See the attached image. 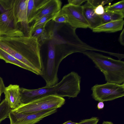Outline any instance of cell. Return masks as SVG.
I'll use <instances>...</instances> for the list:
<instances>
[{"mask_svg":"<svg viewBox=\"0 0 124 124\" xmlns=\"http://www.w3.org/2000/svg\"><path fill=\"white\" fill-rule=\"evenodd\" d=\"M0 41L13 49L23 58L30 71L41 75L40 51L41 46L36 38L31 36H0Z\"/></svg>","mask_w":124,"mask_h":124,"instance_id":"6da1fadb","label":"cell"},{"mask_svg":"<svg viewBox=\"0 0 124 124\" xmlns=\"http://www.w3.org/2000/svg\"><path fill=\"white\" fill-rule=\"evenodd\" d=\"M21 104H25L50 95L63 97L75 98L77 92V83L69 74L64 76L62 80L56 85L50 87L45 86L35 89L20 88Z\"/></svg>","mask_w":124,"mask_h":124,"instance_id":"7a4b0ae2","label":"cell"},{"mask_svg":"<svg viewBox=\"0 0 124 124\" xmlns=\"http://www.w3.org/2000/svg\"><path fill=\"white\" fill-rule=\"evenodd\" d=\"M90 59L102 72L107 82L121 84L124 82V62L93 51L81 53Z\"/></svg>","mask_w":124,"mask_h":124,"instance_id":"3957f363","label":"cell"},{"mask_svg":"<svg viewBox=\"0 0 124 124\" xmlns=\"http://www.w3.org/2000/svg\"><path fill=\"white\" fill-rule=\"evenodd\" d=\"M63 97L52 95L46 96L29 103L21 104L11 111L24 114H29L49 109H57L65 103Z\"/></svg>","mask_w":124,"mask_h":124,"instance_id":"277c9868","label":"cell"},{"mask_svg":"<svg viewBox=\"0 0 124 124\" xmlns=\"http://www.w3.org/2000/svg\"><path fill=\"white\" fill-rule=\"evenodd\" d=\"M19 0L13 7L0 11V36L10 37L24 36L18 25L16 16Z\"/></svg>","mask_w":124,"mask_h":124,"instance_id":"5b68a950","label":"cell"},{"mask_svg":"<svg viewBox=\"0 0 124 124\" xmlns=\"http://www.w3.org/2000/svg\"><path fill=\"white\" fill-rule=\"evenodd\" d=\"M92 98L96 101H111L124 96V83L119 84L107 82L95 85L92 87Z\"/></svg>","mask_w":124,"mask_h":124,"instance_id":"8992f818","label":"cell"},{"mask_svg":"<svg viewBox=\"0 0 124 124\" xmlns=\"http://www.w3.org/2000/svg\"><path fill=\"white\" fill-rule=\"evenodd\" d=\"M60 12L67 15L68 23L73 28L86 29L89 24L84 16L82 6H75L68 3L61 8Z\"/></svg>","mask_w":124,"mask_h":124,"instance_id":"52a82bcc","label":"cell"},{"mask_svg":"<svg viewBox=\"0 0 124 124\" xmlns=\"http://www.w3.org/2000/svg\"><path fill=\"white\" fill-rule=\"evenodd\" d=\"M57 110V109H53L29 114H24L11 110L8 118L10 124H35L45 117L55 113Z\"/></svg>","mask_w":124,"mask_h":124,"instance_id":"ba28073f","label":"cell"},{"mask_svg":"<svg viewBox=\"0 0 124 124\" xmlns=\"http://www.w3.org/2000/svg\"><path fill=\"white\" fill-rule=\"evenodd\" d=\"M62 4L59 0H40L29 23L48 14L58 13Z\"/></svg>","mask_w":124,"mask_h":124,"instance_id":"9c48e42d","label":"cell"},{"mask_svg":"<svg viewBox=\"0 0 124 124\" xmlns=\"http://www.w3.org/2000/svg\"><path fill=\"white\" fill-rule=\"evenodd\" d=\"M20 87L17 85L10 84L5 87L4 93L5 99L12 109L17 107L21 102Z\"/></svg>","mask_w":124,"mask_h":124,"instance_id":"30bf717a","label":"cell"},{"mask_svg":"<svg viewBox=\"0 0 124 124\" xmlns=\"http://www.w3.org/2000/svg\"><path fill=\"white\" fill-rule=\"evenodd\" d=\"M28 0H19L17 7L16 16L17 22L20 23L29 36L30 27L29 26L27 16V5Z\"/></svg>","mask_w":124,"mask_h":124,"instance_id":"8fae6325","label":"cell"},{"mask_svg":"<svg viewBox=\"0 0 124 124\" xmlns=\"http://www.w3.org/2000/svg\"><path fill=\"white\" fill-rule=\"evenodd\" d=\"M82 6L84 14L89 24V28L92 30L102 24L100 16L95 13L94 8L87 0Z\"/></svg>","mask_w":124,"mask_h":124,"instance_id":"7c38bea8","label":"cell"},{"mask_svg":"<svg viewBox=\"0 0 124 124\" xmlns=\"http://www.w3.org/2000/svg\"><path fill=\"white\" fill-rule=\"evenodd\" d=\"M124 24L123 19L111 21L102 24L92 30L94 32H114L122 30Z\"/></svg>","mask_w":124,"mask_h":124,"instance_id":"4fadbf2b","label":"cell"},{"mask_svg":"<svg viewBox=\"0 0 124 124\" xmlns=\"http://www.w3.org/2000/svg\"><path fill=\"white\" fill-rule=\"evenodd\" d=\"M29 36L36 38L38 41L41 46L45 42L48 41L50 38L49 32H48L44 26L34 30Z\"/></svg>","mask_w":124,"mask_h":124,"instance_id":"5bb4252c","label":"cell"},{"mask_svg":"<svg viewBox=\"0 0 124 124\" xmlns=\"http://www.w3.org/2000/svg\"><path fill=\"white\" fill-rule=\"evenodd\" d=\"M0 59L5 62L14 64L29 71V68L24 64L0 48Z\"/></svg>","mask_w":124,"mask_h":124,"instance_id":"9a60e30c","label":"cell"},{"mask_svg":"<svg viewBox=\"0 0 124 124\" xmlns=\"http://www.w3.org/2000/svg\"><path fill=\"white\" fill-rule=\"evenodd\" d=\"M58 13L48 14L35 21L34 24L30 27L29 36L34 30L42 27L46 26L47 23L52 20Z\"/></svg>","mask_w":124,"mask_h":124,"instance_id":"2e32d148","label":"cell"},{"mask_svg":"<svg viewBox=\"0 0 124 124\" xmlns=\"http://www.w3.org/2000/svg\"><path fill=\"white\" fill-rule=\"evenodd\" d=\"M12 109L4 99L0 103V124L1 122L8 117Z\"/></svg>","mask_w":124,"mask_h":124,"instance_id":"e0dca14e","label":"cell"},{"mask_svg":"<svg viewBox=\"0 0 124 124\" xmlns=\"http://www.w3.org/2000/svg\"><path fill=\"white\" fill-rule=\"evenodd\" d=\"M40 0H28L27 9V16L28 23Z\"/></svg>","mask_w":124,"mask_h":124,"instance_id":"ac0fdd59","label":"cell"},{"mask_svg":"<svg viewBox=\"0 0 124 124\" xmlns=\"http://www.w3.org/2000/svg\"><path fill=\"white\" fill-rule=\"evenodd\" d=\"M104 7L105 11L109 12H124V0L120 1L112 5Z\"/></svg>","mask_w":124,"mask_h":124,"instance_id":"d6986e66","label":"cell"},{"mask_svg":"<svg viewBox=\"0 0 124 124\" xmlns=\"http://www.w3.org/2000/svg\"><path fill=\"white\" fill-rule=\"evenodd\" d=\"M60 11L52 20L58 23H68V19L67 16L66 14L61 12Z\"/></svg>","mask_w":124,"mask_h":124,"instance_id":"ffe728a7","label":"cell"},{"mask_svg":"<svg viewBox=\"0 0 124 124\" xmlns=\"http://www.w3.org/2000/svg\"><path fill=\"white\" fill-rule=\"evenodd\" d=\"M109 12L110 15L111 21L123 19L124 17V11Z\"/></svg>","mask_w":124,"mask_h":124,"instance_id":"44dd1931","label":"cell"},{"mask_svg":"<svg viewBox=\"0 0 124 124\" xmlns=\"http://www.w3.org/2000/svg\"><path fill=\"white\" fill-rule=\"evenodd\" d=\"M87 1L94 8L100 5L103 6L111 2L113 0H87Z\"/></svg>","mask_w":124,"mask_h":124,"instance_id":"7402d4cb","label":"cell"},{"mask_svg":"<svg viewBox=\"0 0 124 124\" xmlns=\"http://www.w3.org/2000/svg\"><path fill=\"white\" fill-rule=\"evenodd\" d=\"M99 120L97 117H92L90 118L81 120L77 124H97Z\"/></svg>","mask_w":124,"mask_h":124,"instance_id":"603a6c76","label":"cell"},{"mask_svg":"<svg viewBox=\"0 0 124 124\" xmlns=\"http://www.w3.org/2000/svg\"><path fill=\"white\" fill-rule=\"evenodd\" d=\"M100 16L102 24L111 21V17L109 12L105 11L104 14Z\"/></svg>","mask_w":124,"mask_h":124,"instance_id":"cb8c5ba5","label":"cell"},{"mask_svg":"<svg viewBox=\"0 0 124 124\" xmlns=\"http://www.w3.org/2000/svg\"><path fill=\"white\" fill-rule=\"evenodd\" d=\"M94 11L96 15L100 16L105 12L104 7L102 5H99L94 8Z\"/></svg>","mask_w":124,"mask_h":124,"instance_id":"d4e9b609","label":"cell"},{"mask_svg":"<svg viewBox=\"0 0 124 124\" xmlns=\"http://www.w3.org/2000/svg\"><path fill=\"white\" fill-rule=\"evenodd\" d=\"M87 0H68V3L75 6H80L84 2Z\"/></svg>","mask_w":124,"mask_h":124,"instance_id":"484cf974","label":"cell"},{"mask_svg":"<svg viewBox=\"0 0 124 124\" xmlns=\"http://www.w3.org/2000/svg\"><path fill=\"white\" fill-rule=\"evenodd\" d=\"M5 87L2 78L0 77V101L1 94L4 93Z\"/></svg>","mask_w":124,"mask_h":124,"instance_id":"4316f807","label":"cell"},{"mask_svg":"<svg viewBox=\"0 0 124 124\" xmlns=\"http://www.w3.org/2000/svg\"><path fill=\"white\" fill-rule=\"evenodd\" d=\"M119 41L120 44L122 45H124V29H123L122 31L120 34Z\"/></svg>","mask_w":124,"mask_h":124,"instance_id":"83f0119b","label":"cell"},{"mask_svg":"<svg viewBox=\"0 0 124 124\" xmlns=\"http://www.w3.org/2000/svg\"><path fill=\"white\" fill-rule=\"evenodd\" d=\"M104 107V104L103 101H100L97 105V108L99 109H102Z\"/></svg>","mask_w":124,"mask_h":124,"instance_id":"f1b7e54d","label":"cell"},{"mask_svg":"<svg viewBox=\"0 0 124 124\" xmlns=\"http://www.w3.org/2000/svg\"><path fill=\"white\" fill-rule=\"evenodd\" d=\"M78 123L72 122L70 120L62 124H77Z\"/></svg>","mask_w":124,"mask_h":124,"instance_id":"f546056e","label":"cell"},{"mask_svg":"<svg viewBox=\"0 0 124 124\" xmlns=\"http://www.w3.org/2000/svg\"><path fill=\"white\" fill-rule=\"evenodd\" d=\"M102 124H113L111 122L104 121Z\"/></svg>","mask_w":124,"mask_h":124,"instance_id":"4dcf8cb0","label":"cell"}]
</instances>
